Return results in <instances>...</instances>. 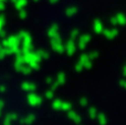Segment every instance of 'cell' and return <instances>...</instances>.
<instances>
[{"label":"cell","mask_w":126,"mask_h":125,"mask_svg":"<svg viewBox=\"0 0 126 125\" xmlns=\"http://www.w3.org/2000/svg\"><path fill=\"white\" fill-rule=\"evenodd\" d=\"M96 119L98 120V122H100L101 125H105V124H106V117L104 116V114H100L98 116H96Z\"/></svg>","instance_id":"6da1fadb"},{"label":"cell","mask_w":126,"mask_h":125,"mask_svg":"<svg viewBox=\"0 0 126 125\" xmlns=\"http://www.w3.org/2000/svg\"><path fill=\"white\" fill-rule=\"evenodd\" d=\"M90 116H91V119H96L97 112H96L95 109H91V110H90Z\"/></svg>","instance_id":"7a4b0ae2"},{"label":"cell","mask_w":126,"mask_h":125,"mask_svg":"<svg viewBox=\"0 0 126 125\" xmlns=\"http://www.w3.org/2000/svg\"><path fill=\"white\" fill-rule=\"evenodd\" d=\"M123 71H124V74L126 75V65H125V68H124V70H123Z\"/></svg>","instance_id":"3957f363"}]
</instances>
